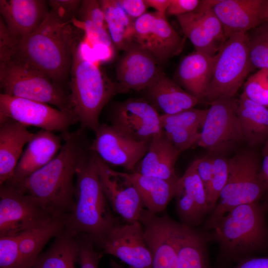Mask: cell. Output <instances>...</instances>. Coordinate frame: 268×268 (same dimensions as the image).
Segmentation results:
<instances>
[{
	"label": "cell",
	"mask_w": 268,
	"mask_h": 268,
	"mask_svg": "<svg viewBox=\"0 0 268 268\" xmlns=\"http://www.w3.org/2000/svg\"><path fill=\"white\" fill-rule=\"evenodd\" d=\"M62 137L64 142L49 163L18 184L11 185L32 197L54 214L66 216L74 203L73 179L77 169L90 144L84 130L80 128L62 134Z\"/></svg>",
	"instance_id": "6da1fadb"
},
{
	"label": "cell",
	"mask_w": 268,
	"mask_h": 268,
	"mask_svg": "<svg viewBox=\"0 0 268 268\" xmlns=\"http://www.w3.org/2000/svg\"><path fill=\"white\" fill-rule=\"evenodd\" d=\"M76 27L73 21L50 8L37 30L15 42L0 57L9 56L26 63L64 88L74 48L80 41Z\"/></svg>",
	"instance_id": "7a4b0ae2"
},
{
	"label": "cell",
	"mask_w": 268,
	"mask_h": 268,
	"mask_svg": "<svg viewBox=\"0 0 268 268\" xmlns=\"http://www.w3.org/2000/svg\"><path fill=\"white\" fill-rule=\"evenodd\" d=\"M111 209L89 147L76 170L74 203L65 216V229L75 236H87L101 246L117 223Z\"/></svg>",
	"instance_id": "3957f363"
},
{
	"label": "cell",
	"mask_w": 268,
	"mask_h": 268,
	"mask_svg": "<svg viewBox=\"0 0 268 268\" xmlns=\"http://www.w3.org/2000/svg\"><path fill=\"white\" fill-rule=\"evenodd\" d=\"M81 41L74 48L70 71L69 98L71 108L80 129L94 132L100 124L104 107L119 94L113 82L83 53Z\"/></svg>",
	"instance_id": "277c9868"
},
{
	"label": "cell",
	"mask_w": 268,
	"mask_h": 268,
	"mask_svg": "<svg viewBox=\"0 0 268 268\" xmlns=\"http://www.w3.org/2000/svg\"><path fill=\"white\" fill-rule=\"evenodd\" d=\"M0 87L1 93L51 104L73 115L65 88L31 65L11 57L0 58Z\"/></svg>",
	"instance_id": "5b68a950"
},
{
	"label": "cell",
	"mask_w": 268,
	"mask_h": 268,
	"mask_svg": "<svg viewBox=\"0 0 268 268\" xmlns=\"http://www.w3.org/2000/svg\"><path fill=\"white\" fill-rule=\"evenodd\" d=\"M227 163V180L206 225L209 229L233 208L256 202L266 189L261 179L258 161L254 154L238 153L228 158Z\"/></svg>",
	"instance_id": "8992f818"
},
{
	"label": "cell",
	"mask_w": 268,
	"mask_h": 268,
	"mask_svg": "<svg viewBox=\"0 0 268 268\" xmlns=\"http://www.w3.org/2000/svg\"><path fill=\"white\" fill-rule=\"evenodd\" d=\"M210 229L221 249L231 255L246 253L256 249L265 235L262 212L256 202L233 208Z\"/></svg>",
	"instance_id": "52a82bcc"
},
{
	"label": "cell",
	"mask_w": 268,
	"mask_h": 268,
	"mask_svg": "<svg viewBox=\"0 0 268 268\" xmlns=\"http://www.w3.org/2000/svg\"><path fill=\"white\" fill-rule=\"evenodd\" d=\"M247 33L228 37L215 55L211 80L205 99L211 102L234 97L252 71Z\"/></svg>",
	"instance_id": "ba28073f"
},
{
	"label": "cell",
	"mask_w": 268,
	"mask_h": 268,
	"mask_svg": "<svg viewBox=\"0 0 268 268\" xmlns=\"http://www.w3.org/2000/svg\"><path fill=\"white\" fill-rule=\"evenodd\" d=\"M210 104L197 145L215 152H225L244 139L237 114L238 99L220 98Z\"/></svg>",
	"instance_id": "9c48e42d"
},
{
	"label": "cell",
	"mask_w": 268,
	"mask_h": 268,
	"mask_svg": "<svg viewBox=\"0 0 268 268\" xmlns=\"http://www.w3.org/2000/svg\"><path fill=\"white\" fill-rule=\"evenodd\" d=\"M54 216L32 197L9 184L0 185V237L19 235Z\"/></svg>",
	"instance_id": "30bf717a"
},
{
	"label": "cell",
	"mask_w": 268,
	"mask_h": 268,
	"mask_svg": "<svg viewBox=\"0 0 268 268\" xmlns=\"http://www.w3.org/2000/svg\"><path fill=\"white\" fill-rule=\"evenodd\" d=\"M6 119L26 127H36L62 134L68 132L70 126L77 122L73 114L49 104L0 93V120Z\"/></svg>",
	"instance_id": "8fae6325"
},
{
	"label": "cell",
	"mask_w": 268,
	"mask_h": 268,
	"mask_svg": "<svg viewBox=\"0 0 268 268\" xmlns=\"http://www.w3.org/2000/svg\"><path fill=\"white\" fill-rule=\"evenodd\" d=\"M90 149L108 165L133 172L147 152L151 141H138L111 125L101 124L94 132Z\"/></svg>",
	"instance_id": "7c38bea8"
},
{
	"label": "cell",
	"mask_w": 268,
	"mask_h": 268,
	"mask_svg": "<svg viewBox=\"0 0 268 268\" xmlns=\"http://www.w3.org/2000/svg\"><path fill=\"white\" fill-rule=\"evenodd\" d=\"M134 40L148 51L158 65L179 55L185 39L173 28L164 15L146 12L134 20Z\"/></svg>",
	"instance_id": "4fadbf2b"
},
{
	"label": "cell",
	"mask_w": 268,
	"mask_h": 268,
	"mask_svg": "<svg viewBox=\"0 0 268 268\" xmlns=\"http://www.w3.org/2000/svg\"><path fill=\"white\" fill-rule=\"evenodd\" d=\"M93 153L103 191L112 210L127 223L140 222L144 206L128 173L113 170Z\"/></svg>",
	"instance_id": "5bb4252c"
},
{
	"label": "cell",
	"mask_w": 268,
	"mask_h": 268,
	"mask_svg": "<svg viewBox=\"0 0 268 268\" xmlns=\"http://www.w3.org/2000/svg\"><path fill=\"white\" fill-rule=\"evenodd\" d=\"M216 0H202L193 11L176 16L182 30L195 51L214 56L226 40L213 10Z\"/></svg>",
	"instance_id": "9a60e30c"
},
{
	"label": "cell",
	"mask_w": 268,
	"mask_h": 268,
	"mask_svg": "<svg viewBox=\"0 0 268 268\" xmlns=\"http://www.w3.org/2000/svg\"><path fill=\"white\" fill-rule=\"evenodd\" d=\"M160 115L143 98L116 103L111 109V125L138 141H150L161 131Z\"/></svg>",
	"instance_id": "2e32d148"
},
{
	"label": "cell",
	"mask_w": 268,
	"mask_h": 268,
	"mask_svg": "<svg viewBox=\"0 0 268 268\" xmlns=\"http://www.w3.org/2000/svg\"><path fill=\"white\" fill-rule=\"evenodd\" d=\"M104 252L134 268H152V256L140 222L115 224L101 246Z\"/></svg>",
	"instance_id": "e0dca14e"
},
{
	"label": "cell",
	"mask_w": 268,
	"mask_h": 268,
	"mask_svg": "<svg viewBox=\"0 0 268 268\" xmlns=\"http://www.w3.org/2000/svg\"><path fill=\"white\" fill-rule=\"evenodd\" d=\"M158 65L148 51L134 41L117 64L116 82L119 93L141 92L160 71Z\"/></svg>",
	"instance_id": "ac0fdd59"
},
{
	"label": "cell",
	"mask_w": 268,
	"mask_h": 268,
	"mask_svg": "<svg viewBox=\"0 0 268 268\" xmlns=\"http://www.w3.org/2000/svg\"><path fill=\"white\" fill-rule=\"evenodd\" d=\"M171 219L144 210L140 222L152 256V268H178Z\"/></svg>",
	"instance_id": "d6986e66"
},
{
	"label": "cell",
	"mask_w": 268,
	"mask_h": 268,
	"mask_svg": "<svg viewBox=\"0 0 268 268\" xmlns=\"http://www.w3.org/2000/svg\"><path fill=\"white\" fill-rule=\"evenodd\" d=\"M48 0H0V17L17 42L28 36L48 15Z\"/></svg>",
	"instance_id": "ffe728a7"
},
{
	"label": "cell",
	"mask_w": 268,
	"mask_h": 268,
	"mask_svg": "<svg viewBox=\"0 0 268 268\" xmlns=\"http://www.w3.org/2000/svg\"><path fill=\"white\" fill-rule=\"evenodd\" d=\"M174 197L178 216L188 226L199 224L211 209L205 188L193 163L178 179Z\"/></svg>",
	"instance_id": "44dd1931"
},
{
	"label": "cell",
	"mask_w": 268,
	"mask_h": 268,
	"mask_svg": "<svg viewBox=\"0 0 268 268\" xmlns=\"http://www.w3.org/2000/svg\"><path fill=\"white\" fill-rule=\"evenodd\" d=\"M141 92L143 98L160 115H172L188 110L201 102L161 70Z\"/></svg>",
	"instance_id": "7402d4cb"
},
{
	"label": "cell",
	"mask_w": 268,
	"mask_h": 268,
	"mask_svg": "<svg viewBox=\"0 0 268 268\" xmlns=\"http://www.w3.org/2000/svg\"><path fill=\"white\" fill-rule=\"evenodd\" d=\"M62 138L46 130L35 133L18 162L13 178L7 183L17 184L49 163L60 151Z\"/></svg>",
	"instance_id": "603a6c76"
},
{
	"label": "cell",
	"mask_w": 268,
	"mask_h": 268,
	"mask_svg": "<svg viewBox=\"0 0 268 268\" xmlns=\"http://www.w3.org/2000/svg\"><path fill=\"white\" fill-rule=\"evenodd\" d=\"M263 0H216L212 8L223 27L226 39L247 33L262 23Z\"/></svg>",
	"instance_id": "cb8c5ba5"
},
{
	"label": "cell",
	"mask_w": 268,
	"mask_h": 268,
	"mask_svg": "<svg viewBox=\"0 0 268 268\" xmlns=\"http://www.w3.org/2000/svg\"><path fill=\"white\" fill-rule=\"evenodd\" d=\"M34 134L25 126L10 119L0 120V185L13 178L24 145Z\"/></svg>",
	"instance_id": "d4e9b609"
},
{
	"label": "cell",
	"mask_w": 268,
	"mask_h": 268,
	"mask_svg": "<svg viewBox=\"0 0 268 268\" xmlns=\"http://www.w3.org/2000/svg\"><path fill=\"white\" fill-rule=\"evenodd\" d=\"M215 56L195 51L180 62L176 78L187 92L201 101L205 99L210 85Z\"/></svg>",
	"instance_id": "484cf974"
},
{
	"label": "cell",
	"mask_w": 268,
	"mask_h": 268,
	"mask_svg": "<svg viewBox=\"0 0 268 268\" xmlns=\"http://www.w3.org/2000/svg\"><path fill=\"white\" fill-rule=\"evenodd\" d=\"M180 153L161 130L152 138L147 152L134 172L166 180L177 178L175 165Z\"/></svg>",
	"instance_id": "4316f807"
},
{
	"label": "cell",
	"mask_w": 268,
	"mask_h": 268,
	"mask_svg": "<svg viewBox=\"0 0 268 268\" xmlns=\"http://www.w3.org/2000/svg\"><path fill=\"white\" fill-rule=\"evenodd\" d=\"M178 268H207L205 241L202 235L183 223L171 219Z\"/></svg>",
	"instance_id": "83f0119b"
},
{
	"label": "cell",
	"mask_w": 268,
	"mask_h": 268,
	"mask_svg": "<svg viewBox=\"0 0 268 268\" xmlns=\"http://www.w3.org/2000/svg\"><path fill=\"white\" fill-rule=\"evenodd\" d=\"M65 218L54 216L19 235L21 268H32L45 245L64 229Z\"/></svg>",
	"instance_id": "f1b7e54d"
},
{
	"label": "cell",
	"mask_w": 268,
	"mask_h": 268,
	"mask_svg": "<svg viewBox=\"0 0 268 268\" xmlns=\"http://www.w3.org/2000/svg\"><path fill=\"white\" fill-rule=\"evenodd\" d=\"M147 210L154 214L164 210L175 197L178 178L166 180L128 173Z\"/></svg>",
	"instance_id": "f546056e"
},
{
	"label": "cell",
	"mask_w": 268,
	"mask_h": 268,
	"mask_svg": "<svg viewBox=\"0 0 268 268\" xmlns=\"http://www.w3.org/2000/svg\"><path fill=\"white\" fill-rule=\"evenodd\" d=\"M75 23L85 34L84 40L93 49L98 46L114 48L103 12L98 0H82Z\"/></svg>",
	"instance_id": "4dcf8cb0"
},
{
	"label": "cell",
	"mask_w": 268,
	"mask_h": 268,
	"mask_svg": "<svg viewBox=\"0 0 268 268\" xmlns=\"http://www.w3.org/2000/svg\"><path fill=\"white\" fill-rule=\"evenodd\" d=\"M237 114L244 139L249 144L268 139V108L250 100L242 93L238 99Z\"/></svg>",
	"instance_id": "1f68e13d"
},
{
	"label": "cell",
	"mask_w": 268,
	"mask_h": 268,
	"mask_svg": "<svg viewBox=\"0 0 268 268\" xmlns=\"http://www.w3.org/2000/svg\"><path fill=\"white\" fill-rule=\"evenodd\" d=\"M79 260L77 236L64 229L56 236L50 248L40 254L32 268H75Z\"/></svg>",
	"instance_id": "d6a6232c"
},
{
	"label": "cell",
	"mask_w": 268,
	"mask_h": 268,
	"mask_svg": "<svg viewBox=\"0 0 268 268\" xmlns=\"http://www.w3.org/2000/svg\"><path fill=\"white\" fill-rule=\"evenodd\" d=\"M98 1L114 47L125 51L134 41V20L123 9L117 0Z\"/></svg>",
	"instance_id": "836d02e7"
},
{
	"label": "cell",
	"mask_w": 268,
	"mask_h": 268,
	"mask_svg": "<svg viewBox=\"0 0 268 268\" xmlns=\"http://www.w3.org/2000/svg\"><path fill=\"white\" fill-rule=\"evenodd\" d=\"M247 42L252 69H268V22L248 31Z\"/></svg>",
	"instance_id": "e575fe53"
},
{
	"label": "cell",
	"mask_w": 268,
	"mask_h": 268,
	"mask_svg": "<svg viewBox=\"0 0 268 268\" xmlns=\"http://www.w3.org/2000/svg\"><path fill=\"white\" fill-rule=\"evenodd\" d=\"M207 111V109L192 108L175 114L160 115L161 126L200 130L205 119Z\"/></svg>",
	"instance_id": "d590c367"
},
{
	"label": "cell",
	"mask_w": 268,
	"mask_h": 268,
	"mask_svg": "<svg viewBox=\"0 0 268 268\" xmlns=\"http://www.w3.org/2000/svg\"><path fill=\"white\" fill-rule=\"evenodd\" d=\"M243 88L248 99L268 108V69H260L251 75Z\"/></svg>",
	"instance_id": "8d00e7d4"
},
{
	"label": "cell",
	"mask_w": 268,
	"mask_h": 268,
	"mask_svg": "<svg viewBox=\"0 0 268 268\" xmlns=\"http://www.w3.org/2000/svg\"><path fill=\"white\" fill-rule=\"evenodd\" d=\"M214 170L212 179L205 189L207 201L210 209L213 208L219 200L228 178L227 159L213 157Z\"/></svg>",
	"instance_id": "74e56055"
},
{
	"label": "cell",
	"mask_w": 268,
	"mask_h": 268,
	"mask_svg": "<svg viewBox=\"0 0 268 268\" xmlns=\"http://www.w3.org/2000/svg\"><path fill=\"white\" fill-rule=\"evenodd\" d=\"M161 128L168 139L180 152L197 144L199 139L200 131L198 129L168 126H162Z\"/></svg>",
	"instance_id": "f35d334b"
},
{
	"label": "cell",
	"mask_w": 268,
	"mask_h": 268,
	"mask_svg": "<svg viewBox=\"0 0 268 268\" xmlns=\"http://www.w3.org/2000/svg\"><path fill=\"white\" fill-rule=\"evenodd\" d=\"M19 235L0 237V268H21Z\"/></svg>",
	"instance_id": "ab89813d"
},
{
	"label": "cell",
	"mask_w": 268,
	"mask_h": 268,
	"mask_svg": "<svg viewBox=\"0 0 268 268\" xmlns=\"http://www.w3.org/2000/svg\"><path fill=\"white\" fill-rule=\"evenodd\" d=\"M77 238L80 268H98L102 255L95 249L93 242L85 236H77Z\"/></svg>",
	"instance_id": "60d3db41"
},
{
	"label": "cell",
	"mask_w": 268,
	"mask_h": 268,
	"mask_svg": "<svg viewBox=\"0 0 268 268\" xmlns=\"http://www.w3.org/2000/svg\"><path fill=\"white\" fill-rule=\"evenodd\" d=\"M82 0H50L48 3L50 8L54 9L61 15L74 21Z\"/></svg>",
	"instance_id": "b9f144b4"
},
{
	"label": "cell",
	"mask_w": 268,
	"mask_h": 268,
	"mask_svg": "<svg viewBox=\"0 0 268 268\" xmlns=\"http://www.w3.org/2000/svg\"><path fill=\"white\" fill-rule=\"evenodd\" d=\"M192 163L205 190L210 182L213 173V157L204 156L197 159Z\"/></svg>",
	"instance_id": "7bdbcfd3"
},
{
	"label": "cell",
	"mask_w": 268,
	"mask_h": 268,
	"mask_svg": "<svg viewBox=\"0 0 268 268\" xmlns=\"http://www.w3.org/2000/svg\"><path fill=\"white\" fill-rule=\"evenodd\" d=\"M201 2L200 0H171L166 14L176 17L191 12L198 7Z\"/></svg>",
	"instance_id": "ee69618b"
},
{
	"label": "cell",
	"mask_w": 268,
	"mask_h": 268,
	"mask_svg": "<svg viewBox=\"0 0 268 268\" xmlns=\"http://www.w3.org/2000/svg\"><path fill=\"white\" fill-rule=\"evenodd\" d=\"M126 13L134 20L146 12L148 6L145 0H117Z\"/></svg>",
	"instance_id": "f6af8a7d"
},
{
	"label": "cell",
	"mask_w": 268,
	"mask_h": 268,
	"mask_svg": "<svg viewBox=\"0 0 268 268\" xmlns=\"http://www.w3.org/2000/svg\"><path fill=\"white\" fill-rule=\"evenodd\" d=\"M234 268H268V257L245 260Z\"/></svg>",
	"instance_id": "bcb514c9"
},
{
	"label": "cell",
	"mask_w": 268,
	"mask_h": 268,
	"mask_svg": "<svg viewBox=\"0 0 268 268\" xmlns=\"http://www.w3.org/2000/svg\"><path fill=\"white\" fill-rule=\"evenodd\" d=\"M263 159L260 167V177L266 189L268 190V139L263 148Z\"/></svg>",
	"instance_id": "7dc6e473"
},
{
	"label": "cell",
	"mask_w": 268,
	"mask_h": 268,
	"mask_svg": "<svg viewBox=\"0 0 268 268\" xmlns=\"http://www.w3.org/2000/svg\"><path fill=\"white\" fill-rule=\"evenodd\" d=\"M148 7L155 9L159 13L166 15L171 0H145Z\"/></svg>",
	"instance_id": "c3c4849f"
},
{
	"label": "cell",
	"mask_w": 268,
	"mask_h": 268,
	"mask_svg": "<svg viewBox=\"0 0 268 268\" xmlns=\"http://www.w3.org/2000/svg\"><path fill=\"white\" fill-rule=\"evenodd\" d=\"M262 22H268V0H263L261 10Z\"/></svg>",
	"instance_id": "681fc988"
},
{
	"label": "cell",
	"mask_w": 268,
	"mask_h": 268,
	"mask_svg": "<svg viewBox=\"0 0 268 268\" xmlns=\"http://www.w3.org/2000/svg\"><path fill=\"white\" fill-rule=\"evenodd\" d=\"M110 266L111 268H134L132 267L125 268L113 260H111L110 262Z\"/></svg>",
	"instance_id": "f907efd6"
}]
</instances>
